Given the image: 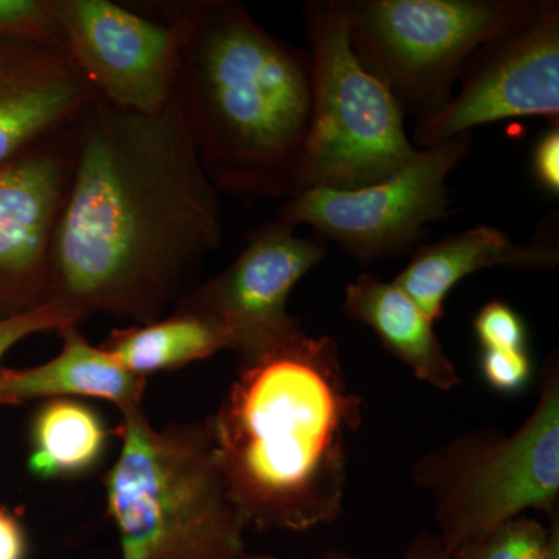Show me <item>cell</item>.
Segmentation results:
<instances>
[{"instance_id":"6da1fadb","label":"cell","mask_w":559,"mask_h":559,"mask_svg":"<svg viewBox=\"0 0 559 559\" xmlns=\"http://www.w3.org/2000/svg\"><path fill=\"white\" fill-rule=\"evenodd\" d=\"M221 241L219 191L175 98L154 114L92 102L73 123L50 305L76 326L97 314L154 322Z\"/></svg>"},{"instance_id":"7a4b0ae2","label":"cell","mask_w":559,"mask_h":559,"mask_svg":"<svg viewBox=\"0 0 559 559\" xmlns=\"http://www.w3.org/2000/svg\"><path fill=\"white\" fill-rule=\"evenodd\" d=\"M230 498L248 527L308 532L344 510L348 437L362 421L340 344L297 326L240 359L209 418Z\"/></svg>"},{"instance_id":"3957f363","label":"cell","mask_w":559,"mask_h":559,"mask_svg":"<svg viewBox=\"0 0 559 559\" xmlns=\"http://www.w3.org/2000/svg\"><path fill=\"white\" fill-rule=\"evenodd\" d=\"M176 33L173 98L205 173L224 193L293 198L310 131V51L234 0L164 3Z\"/></svg>"},{"instance_id":"277c9868","label":"cell","mask_w":559,"mask_h":559,"mask_svg":"<svg viewBox=\"0 0 559 559\" xmlns=\"http://www.w3.org/2000/svg\"><path fill=\"white\" fill-rule=\"evenodd\" d=\"M119 457L105 476L121 559H242L248 524L230 498L207 419L157 429L121 415Z\"/></svg>"},{"instance_id":"5b68a950","label":"cell","mask_w":559,"mask_h":559,"mask_svg":"<svg viewBox=\"0 0 559 559\" xmlns=\"http://www.w3.org/2000/svg\"><path fill=\"white\" fill-rule=\"evenodd\" d=\"M304 17L311 43L312 102L296 194L359 189L389 178L418 148L407 138L399 102L353 50L347 0L308 2Z\"/></svg>"},{"instance_id":"8992f818","label":"cell","mask_w":559,"mask_h":559,"mask_svg":"<svg viewBox=\"0 0 559 559\" xmlns=\"http://www.w3.org/2000/svg\"><path fill=\"white\" fill-rule=\"evenodd\" d=\"M417 481L436 499L444 549L455 551L525 511L554 514L559 496V377L550 367L538 404L516 432L455 441L423 460Z\"/></svg>"},{"instance_id":"52a82bcc","label":"cell","mask_w":559,"mask_h":559,"mask_svg":"<svg viewBox=\"0 0 559 559\" xmlns=\"http://www.w3.org/2000/svg\"><path fill=\"white\" fill-rule=\"evenodd\" d=\"M532 0H347L349 40L404 116H432L471 58L513 27Z\"/></svg>"},{"instance_id":"ba28073f","label":"cell","mask_w":559,"mask_h":559,"mask_svg":"<svg viewBox=\"0 0 559 559\" xmlns=\"http://www.w3.org/2000/svg\"><path fill=\"white\" fill-rule=\"evenodd\" d=\"M471 134L418 148L389 178L353 190L311 189L289 198L280 216L312 227L360 261L396 257L450 213L448 176L465 159Z\"/></svg>"},{"instance_id":"9c48e42d","label":"cell","mask_w":559,"mask_h":559,"mask_svg":"<svg viewBox=\"0 0 559 559\" xmlns=\"http://www.w3.org/2000/svg\"><path fill=\"white\" fill-rule=\"evenodd\" d=\"M457 94L418 119L414 142L429 148L495 121L559 119V3L532 0L527 13L473 58Z\"/></svg>"},{"instance_id":"30bf717a","label":"cell","mask_w":559,"mask_h":559,"mask_svg":"<svg viewBox=\"0 0 559 559\" xmlns=\"http://www.w3.org/2000/svg\"><path fill=\"white\" fill-rule=\"evenodd\" d=\"M61 49L98 98L154 114L173 98L176 33L168 22L110 0H53Z\"/></svg>"},{"instance_id":"8fae6325","label":"cell","mask_w":559,"mask_h":559,"mask_svg":"<svg viewBox=\"0 0 559 559\" xmlns=\"http://www.w3.org/2000/svg\"><path fill=\"white\" fill-rule=\"evenodd\" d=\"M296 230V224L280 215L250 230L237 259L180 297L176 307L218 320L229 333L238 359L275 344L301 325L286 308L289 296L326 257L325 241L297 237Z\"/></svg>"},{"instance_id":"7c38bea8","label":"cell","mask_w":559,"mask_h":559,"mask_svg":"<svg viewBox=\"0 0 559 559\" xmlns=\"http://www.w3.org/2000/svg\"><path fill=\"white\" fill-rule=\"evenodd\" d=\"M73 164V124L0 167V322L50 304L51 249Z\"/></svg>"},{"instance_id":"4fadbf2b","label":"cell","mask_w":559,"mask_h":559,"mask_svg":"<svg viewBox=\"0 0 559 559\" xmlns=\"http://www.w3.org/2000/svg\"><path fill=\"white\" fill-rule=\"evenodd\" d=\"M97 98L58 44L0 39V167L72 127Z\"/></svg>"},{"instance_id":"5bb4252c","label":"cell","mask_w":559,"mask_h":559,"mask_svg":"<svg viewBox=\"0 0 559 559\" xmlns=\"http://www.w3.org/2000/svg\"><path fill=\"white\" fill-rule=\"evenodd\" d=\"M559 263L558 216H549L528 241H511L506 231L477 226L418 248L393 280L433 323L444 318V301L457 283L492 267L554 271Z\"/></svg>"},{"instance_id":"9a60e30c","label":"cell","mask_w":559,"mask_h":559,"mask_svg":"<svg viewBox=\"0 0 559 559\" xmlns=\"http://www.w3.org/2000/svg\"><path fill=\"white\" fill-rule=\"evenodd\" d=\"M57 333L61 349L53 359L31 369L0 370V404L86 396L116 404L121 415L142 409L148 378L123 369L100 345H92L80 326Z\"/></svg>"},{"instance_id":"2e32d148","label":"cell","mask_w":559,"mask_h":559,"mask_svg":"<svg viewBox=\"0 0 559 559\" xmlns=\"http://www.w3.org/2000/svg\"><path fill=\"white\" fill-rule=\"evenodd\" d=\"M342 311L373 330L417 380L440 390L459 384L457 370L437 337L432 320L393 280L360 274L345 288Z\"/></svg>"},{"instance_id":"e0dca14e","label":"cell","mask_w":559,"mask_h":559,"mask_svg":"<svg viewBox=\"0 0 559 559\" xmlns=\"http://www.w3.org/2000/svg\"><path fill=\"white\" fill-rule=\"evenodd\" d=\"M100 347L123 369L148 378L231 349V341L218 320L176 307L154 322L110 331Z\"/></svg>"},{"instance_id":"ac0fdd59","label":"cell","mask_w":559,"mask_h":559,"mask_svg":"<svg viewBox=\"0 0 559 559\" xmlns=\"http://www.w3.org/2000/svg\"><path fill=\"white\" fill-rule=\"evenodd\" d=\"M106 447L108 428L94 407L50 400L33 417L28 468L44 480L81 476L102 462Z\"/></svg>"},{"instance_id":"d6986e66","label":"cell","mask_w":559,"mask_h":559,"mask_svg":"<svg viewBox=\"0 0 559 559\" xmlns=\"http://www.w3.org/2000/svg\"><path fill=\"white\" fill-rule=\"evenodd\" d=\"M549 528L532 518H514L488 535L452 551V559H544Z\"/></svg>"},{"instance_id":"ffe728a7","label":"cell","mask_w":559,"mask_h":559,"mask_svg":"<svg viewBox=\"0 0 559 559\" xmlns=\"http://www.w3.org/2000/svg\"><path fill=\"white\" fill-rule=\"evenodd\" d=\"M0 39L47 40L60 46L53 0H0Z\"/></svg>"},{"instance_id":"44dd1931","label":"cell","mask_w":559,"mask_h":559,"mask_svg":"<svg viewBox=\"0 0 559 559\" xmlns=\"http://www.w3.org/2000/svg\"><path fill=\"white\" fill-rule=\"evenodd\" d=\"M474 330L484 349H525L524 320L506 301L485 305L474 320Z\"/></svg>"},{"instance_id":"7402d4cb","label":"cell","mask_w":559,"mask_h":559,"mask_svg":"<svg viewBox=\"0 0 559 559\" xmlns=\"http://www.w3.org/2000/svg\"><path fill=\"white\" fill-rule=\"evenodd\" d=\"M481 373L485 381L498 392H520L532 374L527 349H484Z\"/></svg>"},{"instance_id":"603a6c76","label":"cell","mask_w":559,"mask_h":559,"mask_svg":"<svg viewBox=\"0 0 559 559\" xmlns=\"http://www.w3.org/2000/svg\"><path fill=\"white\" fill-rule=\"evenodd\" d=\"M70 325L66 316L55 305H46L38 310L0 322V360L14 345L33 334L58 331Z\"/></svg>"},{"instance_id":"cb8c5ba5","label":"cell","mask_w":559,"mask_h":559,"mask_svg":"<svg viewBox=\"0 0 559 559\" xmlns=\"http://www.w3.org/2000/svg\"><path fill=\"white\" fill-rule=\"evenodd\" d=\"M533 176L547 193L559 194V128L551 124L550 130L540 135L533 150Z\"/></svg>"},{"instance_id":"d4e9b609","label":"cell","mask_w":559,"mask_h":559,"mask_svg":"<svg viewBox=\"0 0 559 559\" xmlns=\"http://www.w3.org/2000/svg\"><path fill=\"white\" fill-rule=\"evenodd\" d=\"M314 559H359L355 555L341 549L325 550ZM403 559H452L450 551L444 549L439 536L432 533H421L412 540L404 551Z\"/></svg>"},{"instance_id":"484cf974","label":"cell","mask_w":559,"mask_h":559,"mask_svg":"<svg viewBox=\"0 0 559 559\" xmlns=\"http://www.w3.org/2000/svg\"><path fill=\"white\" fill-rule=\"evenodd\" d=\"M0 559H27V536L20 520L0 507Z\"/></svg>"},{"instance_id":"4316f807","label":"cell","mask_w":559,"mask_h":559,"mask_svg":"<svg viewBox=\"0 0 559 559\" xmlns=\"http://www.w3.org/2000/svg\"><path fill=\"white\" fill-rule=\"evenodd\" d=\"M544 559H559V525L558 514L555 516V524L551 522L549 535H547L546 551Z\"/></svg>"},{"instance_id":"83f0119b","label":"cell","mask_w":559,"mask_h":559,"mask_svg":"<svg viewBox=\"0 0 559 559\" xmlns=\"http://www.w3.org/2000/svg\"><path fill=\"white\" fill-rule=\"evenodd\" d=\"M242 559H277L275 557H272V555H264V554H246Z\"/></svg>"}]
</instances>
